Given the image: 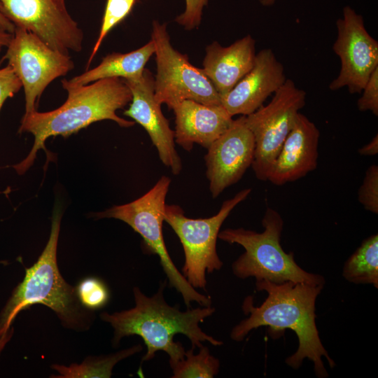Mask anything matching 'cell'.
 Here are the masks:
<instances>
[{"mask_svg": "<svg viewBox=\"0 0 378 378\" xmlns=\"http://www.w3.org/2000/svg\"><path fill=\"white\" fill-rule=\"evenodd\" d=\"M0 6L15 27L33 33L52 49L64 55L82 50L83 32L65 0H0Z\"/></svg>", "mask_w": 378, "mask_h": 378, "instance_id": "obj_11", "label": "cell"}, {"mask_svg": "<svg viewBox=\"0 0 378 378\" xmlns=\"http://www.w3.org/2000/svg\"><path fill=\"white\" fill-rule=\"evenodd\" d=\"M361 97L357 101L360 111H371L378 115V67L371 74L363 89Z\"/></svg>", "mask_w": 378, "mask_h": 378, "instance_id": "obj_26", "label": "cell"}, {"mask_svg": "<svg viewBox=\"0 0 378 378\" xmlns=\"http://www.w3.org/2000/svg\"><path fill=\"white\" fill-rule=\"evenodd\" d=\"M154 52V43L150 39L144 46L130 52L108 54L96 67L88 69L69 80L63 79L62 87L64 89L85 85L106 78H120L123 80L138 78L142 76L146 64Z\"/></svg>", "mask_w": 378, "mask_h": 378, "instance_id": "obj_19", "label": "cell"}, {"mask_svg": "<svg viewBox=\"0 0 378 378\" xmlns=\"http://www.w3.org/2000/svg\"><path fill=\"white\" fill-rule=\"evenodd\" d=\"M336 27L332 50L340 58V69L329 88L335 91L346 87L351 94L360 93L378 67V42L366 29L363 16L349 6L343 8Z\"/></svg>", "mask_w": 378, "mask_h": 378, "instance_id": "obj_12", "label": "cell"}, {"mask_svg": "<svg viewBox=\"0 0 378 378\" xmlns=\"http://www.w3.org/2000/svg\"><path fill=\"white\" fill-rule=\"evenodd\" d=\"M0 29H2L11 34L14 32L15 26L3 15L0 6Z\"/></svg>", "mask_w": 378, "mask_h": 378, "instance_id": "obj_30", "label": "cell"}, {"mask_svg": "<svg viewBox=\"0 0 378 378\" xmlns=\"http://www.w3.org/2000/svg\"><path fill=\"white\" fill-rule=\"evenodd\" d=\"M286 80L284 66L272 50L262 49L256 53L251 69L220 97L221 104L231 116L248 115L262 106Z\"/></svg>", "mask_w": 378, "mask_h": 378, "instance_id": "obj_15", "label": "cell"}, {"mask_svg": "<svg viewBox=\"0 0 378 378\" xmlns=\"http://www.w3.org/2000/svg\"><path fill=\"white\" fill-rule=\"evenodd\" d=\"M12 37L13 34L0 29V52L3 48L8 46Z\"/></svg>", "mask_w": 378, "mask_h": 378, "instance_id": "obj_31", "label": "cell"}, {"mask_svg": "<svg viewBox=\"0 0 378 378\" xmlns=\"http://www.w3.org/2000/svg\"><path fill=\"white\" fill-rule=\"evenodd\" d=\"M172 110L176 124L174 141L186 151H190L194 144L208 148L233 121L222 104L206 105L187 99Z\"/></svg>", "mask_w": 378, "mask_h": 378, "instance_id": "obj_17", "label": "cell"}, {"mask_svg": "<svg viewBox=\"0 0 378 378\" xmlns=\"http://www.w3.org/2000/svg\"><path fill=\"white\" fill-rule=\"evenodd\" d=\"M358 200L365 210L378 214V166L372 164L367 169L363 183L358 191Z\"/></svg>", "mask_w": 378, "mask_h": 378, "instance_id": "obj_25", "label": "cell"}, {"mask_svg": "<svg viewBox=\"0 0 378 378\" xmlns=\"http://www.w3.org/2000/svg\"><path fill=\"white\" fill-rule=\"evenodd\" d=\"M165 286L166 281L161 282L158 292L151 297L135 286L133 288L134 307L120 312L101 314L102 320L110 323L113 328V345L117 346L124 337H141L147 348L143 361L152 360L158 351L166 352L169 361L183 358V346L174 340L178 333L186 336L194 349L201 347L204 342L214 346L222 345V341L206 334L199 326L211 316L216 309L208 306L188 308L181 312L177 306L172 307L165 302L163 295Z\"/></svg>", "mask_w": 378, "mask_h": 378, "instance_id": "obj_2", "label": "cell"}, {"mask_svg": "<svg viewBox=\"0 0 378 378\" xmlns=\"http://www.w3.org/2000/svg\"><path fill=\"white\" fill-rule=\"evenodd\" d=\"M323 287L292 281L275 284L267 280L256 281L257 290L266 291L267 296L259 307H254L253 296L244 299L242 310L249 316L232 328L230 338L241 342L251 330L260 326L267 327L268 334L274 340L283 336L286 329L291 330L298 337V347L286 358V363L298 370L307 358L314 363L317 377H328L323 357L331 368L336 364L321 342L315 314L316 300Z\"/></svg>", "mask_w": 378, "mask_h": 378, "instance_id": "obj_1", "label": "cell"}, {"mask_svg": "<svg viewBox=\"0 0 378 378\" xmlns=\"http://www.w3.org/2000/svg\"><path fill=\"white\" fill-rule=\"evenodd\" d=\"M255 56V41L251 35L227 47L214 41L206 48L202 70L221 97L251 69Z\"/></svg>", "mask_w": 378, "mask_h": 378, "instance_id": "obj_18", "label": "cell"}, {"mask_svg": "<svg viewBox=\"0 0 378 378\" xmlns=\"http://www.w3.org/2000/svg\"><path fill=\"white\" fill-rule=\"evenodd\" d=\"M64 90L68 97L59 108L24 114L18 132L31 133L34 142L26 158L13 166L18 174H22L29 169L40 149L46 151L45 142L51 136L67 137L104 120H111L122 127L135 124L116 114L117 110L123 108L132 100L131 91L122 78H106Z\"/></svg>", "mask_w": 378, "mask_h": 378, "instance_id": "obj_3", "label": "cell"}, {"mask_svg": "<svg viewBox=\"0 0 378 378\" xmlns=\"http://www.w3.org/2000/svg\"><path fill=\"white\" fill-rule=\"evenodd\" d=\"M81 304L88 309L94 310L104 307L110 295L106 285L99 279L88 277L80 281L76 288Z\"/></svg>", "mask_w": 378, "mask_h": 378, "instance_id": "obj_24", "label": "cell"}, {"mask_svg": "<svg viewBox=\"0 0 378 378\" xmlns=\"http://www.w3.org/2000/svg\"><path fill=\"white\" fill-rule=\"evenodd\" d=\"M61 218L60 207L55 206L45 248L37 261L26 269L24 278L14 289L0 314V337L5 335L20 312L34 304L50 308L66 328L83 330L90 326L92 314L81 304L76 288L66 282L57 267Z\"/></svg>", "mask_w": 378, "mask_h": 378, "instance_id": "obj_4", "label": "cell"}, {"mask_svg": "<svg viewBox=\"0 0 378 378\" xmlns=\"http://www.w3.org/2000/svg\"><path fill=\"white\" fill-rule=\"evenodd\" d=\"M276 0H260L262 5L265 6H270L275 3Z\"/></svg>", "mask_w": 378, "mask_h": 378, "instance_id": "obj_32", "label": "cell"}, {"mask_svg": "<svg viewBox=\"0 0 378 378\" xmlns=\"http://www.w3.org/2000/svg\"><path fill=\"white\" fill-rule=\"evenodd\" d=\"M194 348L184 353L181 359L169 361L173 378H212L218 373L220 362L212 356L206 346L200 347V351L194 354Z\"/></svg>", "mask_w": 378, "mask_h": 378, "instance_id": "obj_22", "label": "cell"}, {"mask_svg": "<svg viewBox=\"0 0 378 378\" xmlns=\"http://www.w3.org/2000/svg\"><path fill=\"white\" fill-rule=\"evenodd\" d=\"M358 153L363 156H374L378 153V135L377 134L371 141L358 150Z\"/></svg>", "mask_w": 378, "mask_h": 378, "instance_id": "obj_29", "label": "cell"}, {"mask_svg": "<svg viewBox=\"0 0 378 378\" xmlns=\"http://www.w3.org/2000/svg\"><path fill=\"white\" fill-rule=\"evenodd\" d=\"M0 63L7 61L22 82L25 113L36 111L47 86L74 68L69 55L56 51L33 33L15 27L13 37Z\"/></svg>", "mask_w": 378, "mask_h": 378, "instance_id": "obj_10", "label": "cell"}, {"mask_svg": "<svg viewBox=\"0 0 378 378\" xmlns=\"http://www.w3.org/2000/svg\"><path fill=\"white\" fill-rule=\"evenodd\" d=\"M22 88V82L9 64L0 69V111L5 101Z\"/></svg>", "mask_w": 378, "mask_h": 378, "instance_id": "obj_28", "label": "cell"}, {"mask_svg": "<svg viewBox=\"0 0 378 378\" xmlns=\"http://www.w3.org/2000/svg\"><path fill=\"white\" fill-rule=\"evenodd\" d=\"M170 183L168 176H162L151 189L139 198L97 213L96 217L120 220L139 233L148 252L159 257L169 286L181 294L188 308H190L192 302L201 307L211 306L209 296L198 293L188 282L174 264L167 249L162 234V223L164 221L165 200Z\"/></svg>", "mask_w": 378, "mask_h": 378, "instance_id": "obj_6", "label": "cell"}, {"mask_svg": "<svg viewBox=\"0 0 378 378\" xmlns=\"http://www.w3.org/2000/svg\"><path fill=\"white\" fill-rule=\"evenodd\" d=\"M342 276L351 283L372 284L378 288V235L374 234L363 241L346 260Z\"/></svg>", "mask_w": 378, "mask_h": 378, "instance_id": "obj_20", "label": "cell"}, {"mask_svg": "<svg viewBox=\"0 0 378 378\" xmlns=\"http://www.w3.org/2000/svg\"><path fill=\"white\" fill-rule=\"evenodd\" d=\"M245 118L241 115L233 120L229 128L207 148L206 175L214 198L238 182L252 164L255 140Z\"/></svg>", "mask_w": 378, "mask_h": 378, "instance_id": "obj_13", "label": "cell"}, {"mask_svg": "<svg viewBox=\"0 0 378 378\" xmlns=\"http://www.w3.org/2000/svg\"><path fill=\"white\" fill-rule=\"evenodd\" d=\"M141 344L120 350L114 354L86 358L81 363L69 366L54 364L52 368L58 372V378H109L114 366L120 360L142 350Z\"/></svg>", "mask_w": 378, "mask_h": 378, "instance_id": "obj_21", "label": "cell"}, {"mask_svg": "<svg viewBox=\"0 0 378 378\" xmlns=\"http://www.w3.org/2000/svg\"><path fill=\"white\" fill-rule=\"evenodd\" d=\"M320 132L307 116L298 113L293 126L268 173L276 186L295 181L317 167Z\"/></svg>", "mask_w": 378, "mask_h": 378, "instance_id": "obj_16", "label": "cell"}, {"mask_svg": "<svg viewBox=\"0 0 378 378\" xmlns=\"http://www.w3.org/2000/svg\"><path fill=\"white\" fill-rule=\"evenodd\" d=\"M264 231L257 232L243 227L227 228L218 237L229 244H237L245 249L232 265L233 274L244 279L267 280L275 284L286 281L324 285V277L300 267L293 252L286 253L280 241L284 220L280 214L267 207L262 219Z\"/></svg>", "mask_w": 378, "mask_h": 378, "instance_id": "obj_5", "label": "cell"}, {"mask_svg": "<svg viewBox=\"0 0 378 378\" xmlns=\"http://www.w3.org/2000/svg\"><path fill=\"white\" fill-rule=\"evenodd\" d=\"M136 1V0L106 1L99 34L87 62L86 70L89 69L106 35L130 13Z\"/></svg>", "mask_w": 378, "mask_h": 378, "instance_id": "obj_23", "label": "cell"}, {"mask_svg": "<svg viewBox=\"0 0 378 378\" xmlns=\"http://www.w3.org/2000/svg\"><path fill=\"white\" fill-rule=\"evenodd\" d=\"M207 2L208 0H186V9L176 18V22L187 30L197 28L201 23L202 10Z\"/></svg>", "mask_w": 378, "mask_h": 378, "instance_id": "obj_27", "label": "cell"}, {"mask_svg": "<svg viewBox=\"0 0 378 378\" xmlns=\"http://www.w3.org/2000/svg\"><path fill=\"white\" fill-rule=\"evenodd\" d=\"M270 103L245 115L255 140L251 164L256 178L267 181L268 173L292 129L300 110L305 105L306 92L286 78Z\"/></svg>", "mask_w": 378, "mask_h": 378, "instance_id": "obj_9", "label": "cell"}, {"mask_svg": "<svg viewBox=\"0 0 378 378\" xmlns=\"http://www.w3.org/2000/svg\"><path fill=\"white\" fill-rule=\"evenodd\" d=\"M251 192V188L239 191L224 201L216 215L206 218H188L179 206L166 204L164 220L180 239L185 255L182 274L194 288L206 290V272L210 274L223 267L216 250L220 227L232 209Z\"/></svg>", "mask_w": 378, "mask_h": 378, "instance_id": "obj_7", "label": "cell"}, {"mask_svg": "<svg viewBox=\"0 0 378 378\" xmlns=\"http://www.w3.org/2000/svg\"><path fill=\"white\" fill-rule=\"evenodd\" d=\"M151 40L157 64L154 96L160 105L165 104L172 109L187 99L206 105L221 104L218 92L202 69L193 66L186 55L173 48L166 24L153 22Z\"/></svg>", "mask_w": 378, "mask_h": 378, "instance_id": "obj_8", "label": "cell"}, {"mask_svg": "<svg viewBox=\"0 0 378 378\" xmlns=\"http://www.w3.org/2000/svg\"><path fill=\"white\" fill-rule=\"evenodd\" d=\"M123 80L132 93L131 103L123 114L146 130L161 162L171 169L173 174L178 175L182 164L175 148L174 131L164 116L161 105L155 100L152 73L145 69L139 78Z\"/></svg>", "mask_w": 378, "mask_h": 378, "instance_id": "obj_14", "label": "cell"}]
</instances>
